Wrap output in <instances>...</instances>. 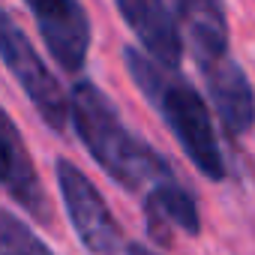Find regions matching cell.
Wrapping results in <instances>:
<instances>
[{
  "label": "cell",
  "mask_w": 255,
  "mask_h": 255,
  "mask_svg": "<svg viewBox=\"0 0 255 255\" xmlns=\"http://www.w3.org/2000/svg\"><path fill=\"white\" fill-rule=\"evenodd\" d=\"M69 96H72L69 111H72L75 132L84 141L87 153L105 168L111 180H117L120 186L132 192L141 189L150 192L153 186L174 180L165 159L126 129L117 108L96 84L78 81Z\"/></svg>",
  "instance_id": "1"
},
{
  "label": "cell",
  "mask_w": 255,
  "mask_h": 255,
  "mask_svg": "<svg viewBox=\"0 0 255 255\" xmlns=\"http://www.w3.org/2000/svg\"><path fill=\"white\" fill-rule=\"evenodd\" d=\"M123 60H126V69H129V78L147 96V102L162 114L165 126L174 132V138L180 141V147L192 159V165L204 177L222 180L225 159H222V150L216 141L210 111H207L204 99L195 93V87L189 81H183L177 72H168L165 66L144 57L141 48H126Z\"/></svg>",
  "instance_id": "2"
},
{
  "label": "cell",
  "mask_w": 255,
  "mask_h": 255,
  "mask_svg": "<svg viewBox=\"0 0 255 255\" xmlns=\"http://www.w3.org/2000/svg\"><path fill=\"white\" fill-rule=\"evenodd\" d=\"M0 54H3L6 69L15 75V81L30 96V102L39 111L42 123H48L54 132H63L66 129V120L72 114L69 102H66L57 78L48 72V66L42 63V57L33 51V45L27 42V36L15 27V21L6 12L0 15Z\"/></svg>",
  "instance_id": "3"
},
{
  "label": "cell",
  "mask_w": 255,
  "mask_h": 255,
  "mask_svg": "<svg viewBox=\"0 0 255 255\" xmlns=\"http://www.w3.org/2000/svg\"><path fill=\"white\" fill-rule=\"evenodd\" d=\"M57 183H60V195H63L69 222H72L78 240L84 243V249L90 255H117L120 228H117L105 198L96 192V186L69 159L57 162Z\"/></svg>",
  "instance_id": "4"
},
{
  "label": "cell",
  "mask_w": 255,
  "mask_h": 255,
  "mask_svg": "<svg viewBox=\"0 0 255 255\" xmlns=\"http://www.w3.org/2000/svg\"><path fill=\"white\" fill-rule=\"evenodd\" d=\"M30 12L36 18L39 36L48 45V54L66 69L78 72L87 60L90 48V18L81 3H48L33 0Z\"/></svg>",
  "instance_id": "5"
},
{
  "label": "cell",
  "mask_w": 255,
  "mask_h": 255,
  "mask_svg": "<svg viewBox=\"0 0 255 255\" xmlns=\"http://www.w3.org/2000/svg\"><path fill=\"white\" fill-rule=\"evenodd\" d=\"M117 12L126 18L129 30L141 39V45L159 60V66H180L183 60V36H180V3L162 0H120Z\"/></svg>",
  "instance_id": "6"
},
{
  "label": "cell",
  "mask_w": 255,
  "mask_h": 255,
  "mask_svg": "<svg viewBox=\"0 0 255 255\" xmlns=\"http://www.w3.org/2000/svg\"><path fill=\"white\" fill-rule=\"evenodd\" d=\"M201 75H204L207 93L216 105L222 126L231 135L249 132L255 123V90H252L243 66L225 54L207 66H201Z\"/></svg>",
  "instance_id": "7"
},
{
  "label": "cell",
  "mask_w": 255,
  "mask_h": 255,
  "mask_svg": "<svg viewBox=\"0 0 255 255\" xmlns=\"http://www.w3.org/2000/svg\"><path fill=\"white\" fill-rule=\"evenodd\" d=\"M0 150H3V186L9 192L12 201H18L24 207V213H30L39 222L51 219V204L48 195L36 177L33 159L15 129V123L9 114L0 117Z\"/></svg>",
  "instance_id": "8"
},
{
  "label": "cell",
  "mask_w": 255,
  "mask_h": 255,
  "mask_svg": "<svg viewBox=\"0 0 255 255\" xmlns=\"http://www.w3.org/2000/svg\"><path fill=\"white\" fill-rule=\"evenodd\" d=\"M144 216H147V231L153 240L168 243L174 231L183 234H198V207L195 198L177 183H159L144 195Z\"/></svg>",
  "instance_id": "9"
},
{
  "label": "cell",
  "mask_w": 255,
  "mask_h": 255,
  "mask_svg": "<svg viewBox=\"0 0 255 255\" xmlns=\"http://www.w3.org/2000/svg\"><path fill=\"white\" fill-rule=\"evenodd\" d=\"M180 24L189 36V48H192L198 69L228 54L225 9L219 3H210V0H183L180 3Z\"/></svg>",
  "instance_id": "10"
},
{
  "label": "cell",
  "mask_w": 255,
  "mask_h": 255,
  "mask_svg": "<svg viewBox=\"0 0 255 255\" xmlns=\"http://www.w3.org/2000/svg\"><path fill=\"white\" fill-rule=\"evenodd\" d=\"M0 252L3 255H54L18 216H0Z\"/></svg>",
  "instance_id": "11"
},
{
  "label": "cell",
  "mask_w": 255,
  "mask_h": 255,
  "mask_svg": "<svg viewBox=\"0 0 255 255\" xmlns=\"http://www.w3.org/2000/svg\"><path fill=\"white\" fill-rule=\"evenodd\" d=\"M126 255H156V252L147 249L144 243H129V246H126Z\"/></svg>",
  "instance_id": "12"
}]
</instances>
